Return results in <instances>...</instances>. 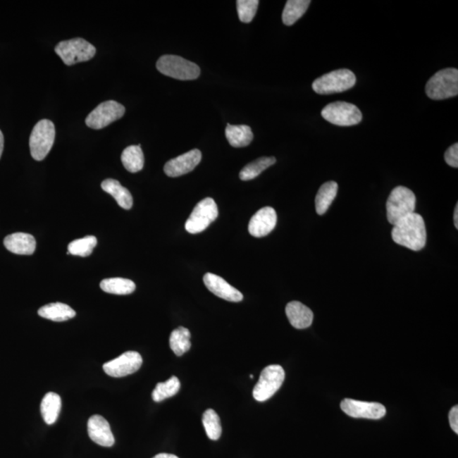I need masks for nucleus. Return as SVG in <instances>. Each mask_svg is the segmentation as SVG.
Masks as SVG:
<instances>
[{
  "label": "nucleus",
  "mask_w": 458,
  "mask_h": 458,
  "mask_svg": "<svg viewBox=\"0 0 458 458\" xmlns=\"http://www.w3.org/2000/svg\"><path fill=\"white\" fill-rule=\"evenodd\" d=\"M391 236L394 242L411 251H421L426 245V223L421 215L412 213L393 226Z\"/></svg>",
  "instance_id": "f257e3e1"
},
{
  "label": "nucleus",
  "mask_w": 458,
  "mask_h": 458,
  "mask_svg": "<svg viewBox=\"0 0 458 458\" xmlns=\"http://www.w3.org/2000/svg\"><path fill=\"white\" fill-rule=\"evenodd\" d=\"M416 197L414 192L404 186L395 188L386 202L387 218L394 225L407 216L414 213Z\"/></svg>",
  "instance_id": "f03ea898"
},
{
  "label": "nucleus",
  "mask_w": 458,
  "mask_h": 458,
  "mask_svg": "<svg viewBox=\"0 0 458 458\" xmlns=\"http://www.w3.org/2000/svg\"><path fill=\"white\" fill-rule=\"evenodd\" d=\"M427 97L435 101L455 97L458 94V70L447 68L439 70L428 81Z\"/></svg>",
  "instance_id": "7ed1b4c3"
},
{
  "label": "nucleus",
  "mask_w": 458,
  "mask_h": 458,
  "mask_svg": "<svg viewBox=\"0 0 458 458\" xmlns=\"http://www.w3.org/2000/svg\"><path fill=\"white\" fill-rule=\"evenodd\" d=\"M55 139L56 128L51 120H39L33 128L29 140V147L33 159L43 161L51 151Z\"/></svg>",
  "instance_id": "20e7f679"
},
{
  "label": "nucleus",
  "mask_w": 458,
  "mask_h": 458,
  "mask_svg": "<svg viewBox=\"0 0 458 458\" xmlns=\"http://www.w3.org/2000/svg\"><path fill=\"white\" fill-rule=\"evenodd\" d=\"M355 74L348 69L333 70L316 78L312 83V89L318 94L342 93L351 89L356 85Z\"/></svg>",
  "instance_id": "39448f33"
},
{
  "label": "nucleus",
  "mask_w": 458,
  "mask_h": 458,
  "mask_svg": "<svg viewBox=\"0 0 458 458\" xmlns=\"http://www.w3.org/2000/svg\"><path fill=\"white\" fill-rule=\"evenodd\" d=\"M156 68L166 76L178 80H194L201 74L199 66L178 56H163L158 60Z\"/></svg>",
  "instance_id": "423d86ee"
},
{
  "label": "nucleus",
  "mask_w": 458,
  "mask_h": 458,
  "mask_svg": "<svg viewBox=\"0 0 458 458\" xmlns=\"http://www.w3.org/2000/svg\"><path fill=\"white\" fill-rule=\"evenodd\" d=\"M55 51L66 66L89 61L97 54L94 46L81 37L61 42Z\"/></svg>",
  "instance_id": "0eeeda50"
},
{
  "label": "nucleus",
  "mask_w": 458,
  "mask_h": 458,
  "mask_svg": "<svg viewBox=\"0 0 458 458\" xmlns=\"http://www.w3.org/2000/svg\"><path fill=\"white\" fill-rule=\"evenodd\" d=\"M285 373L280 365H269L261 373L255 388L253 390V397L257 402H266L273 397L284 383Z\"/></svg>",
  "instance_id": "6e6552de"
},
{
  "label": "nucleus",
  "mask_w": 458,
  "mask_h": 458,
  "mask_svg": "<svg viewBox=\"0 0 458 458\" xmlns=\"http://www.w3.org/2000/svg\"><path fill=\"white\" fill-rule=\"evenodd\" d=\"M321 114L328 123L340 127L354 126L362 119L361 111L353 104L345 101L328 104Z\"/></svg>",
  "instance_id": "1a4fd4ad"
},
{
  "label": "nucleus",
  "mask_w": 458,
  "mask_h": 458,
  "mask_svg": "<svg viewBox=\"0 0 458 458\" xmlns=\"http://www.w3.org/2000/svg\"><path fill=\"white\" fill-rule=\"evenodd\" d=\"M218 208L213 199L206 198L194 208L185 223V229L190 234L197 235L205 231L211 223L218 218Z\"/></svg>",
  "instance_id": "9d476101"
},
{
  "label": "nucleus",
  "mask_w": 458,
  "mask_h": 458,
  "mask_svg": "<svg viewBox=\"0 0 458 458\" xmlns=\"http://www.w3.org/2000/svg\"><path fill=\"white\" fill-rule=\"evenodd\" d=\"M125 107L115 101H108L99 105L87 116V126L93 129H101L122 118Z\"/></svg>",
  "instance_id": "9b49d317"
},
{
  "label": "nucleus",
  "mask_w": 458,
  "mask_h": 458,
  "mask_svg": "<svg viewBox=\"0 0 458 458\" xmlns=\"http://www.w3.org/2000/svg\"><path fill=\"white\" fill-rule=\"evenodd\" d=\"M143 359L137 352H127L103 365L104 371L114 378H123L135 373L142 366Z\"/></svg>",
  "instance_id": "f8f14e48"
},
{
  "label": "nucleus",
  "mask_w": 458,
  "mask_h": 458,
  "mask_svg": "<svg viewBox=\"0 0 458 458\" xmlns=\"http://www.w3.org/2000/svg\"><path fill=\"white\" fill-rule=\"evenodd\" d=\"M341 409L349 417L357 419H380L385 417L386 409L384 405L378 402L357 401L345 399L340 404Z\"/></svg>",
  "instance_id": "ddd939ff"
},
{
  "label": "nucleus",
  "mask_w": 458,
  "mask_h": 458,
  "mask_svg": "<svg viewBox=\"0 0 458 458\" xmlns=\"http://www.w3.org/2000/svg\"><path fill=\"white\" fill-rule=\"evenodd\" d=\"M202 154L197 149H192L166 162L164 172L168 177L177 178L192 172L201 162Z\"/></svg>",
  "instance_id": "4468645a"
},
{
  "label": "nucleus",
  "mask_w": 458,
  "mask_h": 458,
  "mask_svg": "<svg viewBox=\"0 0 458 458\" xmlns=\"http://www.w3.org/2000/svg\"><path fill=\"white\" fill-rule=\"evenodd\" d=\"M277 220V213L273 207L261 208L249 221V233L256 238L268 235L276 227Z\"/></svg>",
  "instance_id": "2eb2a0df"
},
{
  "label": "nucleus",
  "mask_w": 458,
  "mask_h": 458,
  "mask_svg": "<svg viewBox=\"0 0 458 458\" xmlns=\"http://www.w3.org/2000/svg\"><path fill=\"white\" fill-rule=\"evenodd\" d=\"M203 280L206 288L219 298L231 302H240L244 298L243 295L238 290L229 285L218 275L208 273L204 276Z\"/></svg>",
  "instance_id": "dca6fc26"
},
{
  "label": "nucleus",
  "mask_w": 458,
  "mask_h": 458,
  "mask_svg": "<svg viewBox=\"0 0 458 458\" xmlns=\"http://www.w3.org/2000/svg\"><path fill=\"white\" fill-rule=\"evenodd\" d=\"M89 438L101 447H111L115 444L110 423L101 415H94L87 421Z\"/></svg>",
  "instance_id": "f3484780"
},
{
  "label": "nucleus",
  "mask_w": 458,
  "mask_h": 458,
  "mask_svg": "<svg viewBox=\"0 0 458 458\" xmlns=\"http://www.w3.org/2000/svg\"><path fill=\"white\" fill-rule=\"evenodd\" d=\"M285 312L291 326L298 330L310 327L314 321V312L309 307L299 302H291L286 306Z\"/></svg>",
  "instance_id": "a211bd4d"
},
{
  "label": "nucleus",
  "mask_w": 458,
  "mask_h": 458,
  "mask_svg": "<svg viewBox=\"0 0 458 458\" xmlns=\"http://www.w3.org/2000/svg\"><path fill=\"white\" fill-rule=\"evenodd\" d=\"M4 245L8 251L16 255H32L36 249V240L31 235L16 233L8 235Z\"/></svg>",
  "instance_id": "6ab92c4d"
},
{
  "label": "nucleus",
  "mask_w": 458,
  "mask_h": 458,
  "mask_svg": "<svg viewBox=\"0 0 458 458\" xmlns=\"http://www.w3.org/2000/svg\"><path fill=\"white\" fill-rule=\"evenodd\" d=\"M101 188L105 192L114 197L116 202L123 209H131L133 204L132 194L118 180L111 178L106 179L101 183Z\"/></svg>",
  "instance_id": "aec40b11"
},
{
  "label": "nucleus",
  "mask_w": 458,
  "mask_h": 458,
  "mask_svg": "<svg viewBox=\"0 0 458 458\" xmlns=\"http://www.w3.org/2000/svg\"><path fill=\"white\" fill-rule=\"evenodd\" d=\"M37 314L42 318L54 321V322H64V321L72 319L76 316V311L72 307L61 302L51 303L42 307Z\"/></svg>",
  "instance_id": "412c9836"
},
{
  "label": "nucleus",
  "mask_w": 458,
  "mask_h": 458,
  "mask_svg": "<svg viewBox=\"0 0 458 458\" xmlns=\"http://www.w3.org/2000/svg\"><path fill=\"white\" fill-rule=\"evenodd\" d=\"M225 135L228 143L235 148L247 147L253 140L252 128L247 125L235 126V125L228 124Z\"/></svg>",
  "instance_id": "4be33fe9"
},
{
  "label": "nucleus",
  "mask_w": 458,
  "mask_h": 458,
  "mask_svg": "<svg viewBox=\"0 0 458 458\" xmlns=\"http://www.w3.org/2000/svg\"><path fill=\"white\" fill-rule=\"evenodd\" d=\"M338 183L330 181L320 187L315 199L316 211L318 215H323L328 210L338 193Z\"/></svg>",
  "instance_id": "5701e85b"
},
{
  "label": "nucleus",
  "mask_w": 458,
  "mask_h": 458,
  "mask_svg": "<svg viewBox=\"0 0 458 458\" xmlns=\"http://www.w3.org/2000/svg\"><path fill=\"white\" fill-rule=\"evenodd\" d=\"M61 408V398L55 392H49L42 400L40 410L42 417L49 426L55 423L59 417Z\"/></svg>",
  "instance_id": "b1692460"
},
{
  "label": "nucleus",
  "mask_w": 458,
  "mask_h": 458,
  "mask_svg": "<svg viewBox=\"0 0 458 458\" xmlns=\"http://www.w3.org/2000/svg\"><path fill=\"white\" fill-rule=\"evenodd\" d=\"M120 159L124 168L132 173L140 172L144 168V156L140 145H131L125 149Z\"/></svg>",
  "instance_id": "393cba45"
},
{
  "label": "nucleus",
  "mask_w": 458,
  "mask_h": 458,
  "mask_svg": "<svg viewBox=\"0 0 458 458\" xmlns=\"http://www.w3.org/2000/svg\"><path fill=\"white\" fill-rule=\"evenodd\" d=\"M310 4V0H289L287 1L284 11H283V23L286 26H292L306 13Z\"/></svg>",
  "instance_id": "a878e982"
},
{
  "label": "nucleus",
  "mask_w": 458,
  "mask_h": 458,
  "mask_svg": "<svg viewBox=\"0 0 458 458\" xmlns=\"http://www.w3.org/2000/svg\"><path fill=\"white\" fill-rule=\"evenodd\" d=\"M101 288L106 293L125 295L135 292L136 285L135 283L127 278H112L102 280Z\"/></svg>",
  "instance_id": "bb28decb"
},
{
  "label": "nucleus",
  "mask_w": 458,
  "mask_h": 458,
  "mask_svg": "<svg viewBox=\"0 0 458 458\" xmlns=\"http://www.w3.org/2000/svg\"><path fill=\"white\" fill-rule=\"evenodd\" d=\"M190 332L188 328L179 327L172 332L170 335L169 344L175 355L181 357L190 351L191 347Z\"/></svg>",
  "instance_id": "cd10ccee"
},
{
  "label": "nucleus",
  "mask_w": 458,
  "mask_h": 458,
  "mask_svg": "<svg viewBox=\"0 0 458 458\" xmlns=\"http://www.w3.org/2000/svg\"><path fill=\"white\" fill-rule=\"evenodd\" d=\"M275 163H276V158L275 157H261L259 159L245 166L241 170L240 178L243 181L252 180V179L259 176L264 171Z\"/></svg>",
  "instance_id": "c85d7f7f"
},
{
  "label": "nucleus",
  "mask_w": 458,
  "mask_h": 458,
  "mask_svg": "<svg viewBox=\"0 0 458 458\" xmlns=\"http://www.w3.org/2000/svg\"><path fill=\"white\" fill-rule=\"evenodd\" d=\"M181 384L176 376H173L164 383H158L152 392V398L156 402L173 397L180 390Z\"/></svg>",
  "instance_id": "c756f323"
},
{
  "label": "nucleus",
  "mask_w": 458,
  "mask_h": 458,
  "mask_svg": "<svg viewBox=\"0 0 458 458\" xmlns=\"http://www.w3.org/2000/svg\"><path fill=\"white\" fill-rule=\"evenodd\" d=\"M202 423L208 438L218 440L222 435V426L218 414L212 409L206 410L204 412Z\"/></svg>",
  "instance_id": "7c9ffc66"
},
{
  "label": "nucleus",
  "mask_w": 458,
  "mask_h": 458,
  "mask_svg": "<svg viewBox=\"0 0 458 458\" xmlns=\"http://www.w3.org/2000/svg\"><path fill=\"white\" fill-rule=\"evenodd\" d=\"M97 245V239L94 236H87L85 238L73 241L68 245V255L86 257L91 255Z\"/></svg>",
  "instance_id": "2f4dec72"
},
{
  "label": "nucleus",
  "mask_w": 458,
  "mask_h": 458,
  "mask_svg": "<svg viewBox=\"0 0 458 458\" xmlns=\"http://www.w3.org/2000/svg\"><path fill=\"white\" fill-rule=\"evenodd\" d=\"M236 4L240 22L251 23L255 18L259 1L258 0H238Z\"/></svg>",
  "instance_id": "473e14b6"
},
{
  "label": "nucleus",
  "mask_w": 458,
  "mask_h": 458,
  "mask_svg": "<svg viewBox=\"0 0 458 458\" xmlns=\"http://www.w3.org/2000/svg\"><path fill=\"white\" fill-rule=\"evenodd\" d=\"M445 161L452 168H458V144H454L445 153Z\"/></svg>",
  "instance_id": "72a5a7b5"
},
{
  "label": "nucleus",
  "mask_w": 458,
  "mask_h": 458,
  "mask_svg": "<svg viewBox=\"0 0 458 458\" xmlns=\"http://www.w3.org/2000/svg\"><path fill=\"white\" fill-rule=\"evenodd\" d=\"M449 421L452 431L458 434V407L454 406L449 414Z\"/></svg>",
  "instance_id": "f704fd0d"
},
{
  "label": "nucleus",
  "mask_w": 458,
  "mask_h": 458,
  "mask_svg": "<svg viewBox=\"0 0 458 458\" xmlns=\"http://www.w3.org/2000/svg\"><path fill=\"white\" fill-rule=\"evenodd\" d=\"M153 458H179V457L173 455V454L160 453V454H157V455L154 457Z\"/></svg>",
  "instance_id": "c9c22d12"
},
{
  "label": "nucleus",
  "mask_w": 458,
  "mask_h": 458,
  "mask_svg": "<svg viewBox=\"0 0 458 458\" xmlns=\"http://www.w3.org/2000/svg\"><path fill=\"white\" fill-rule=\"evenodd\" d=\"M454 225H455V227L457 229L458 228V205L457 204L456 207H455V211H454Z\"/></svg>",
  "instance_id": "e433bc0d"
},
{
  "label": "nucleus",
  "mask_w": 458,
  "mask_h": 458,
  "mask_svg": "<svg viewBox=\"0 0 458 458\" xmlns=\"http://www.w3.org/2000/svg\"><path fill=\"white\" fill-rule=\"evenodd\" d=\"M3 151H4V135L1 130H0V158H1Z\"/></svg>",
  "instance_id": "4c0bfd02"
}]
</instances>
